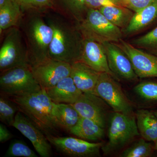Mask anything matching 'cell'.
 I'll return each instance as SVG.
<instances>
[{
	"mask_svg": "<svg viewBox=\"0 0 157 157\" xmlns=\"http://www.w3.org/2000/svg\"><path fill=\"white\" fill-rule=\"evenodd\" d=\"M157 18V0L146 8L135 12L126 28L122 30L126 36L135 34L151 24Z\"/></svg>",
	"mask_w": 157,
	"mask_h": 157,
	"instance_id": "cell-18",
	"label": "cell"
},
{
	"mask_svg": "<svg viewBox=\"0 0 157 157\" xmlns=\"http://www.w3.org/2000/svg\"><path fill=\"white\" fill-rule=\"evenodd\" d=\"M18 111L27 117L46 137L58 136L59 128L56 117V103L41 90L29 94L12 98Z\"/></svg>",
	"mask_w": 157,
	"mask_h": 157,
	"instance_id": "cell-3",
	"label": "cell"
},
{
	"mask_svg": "<svg viewBox=\"0 0 157 157\" xmlns=\"http://www.w3.org/2000/svg\"><path fill=\"white\" fill-rule=\"evenodd\" d=\"M64 9L76 21L77 24L84 19L88 8L85 0H59Z\"/></svg>",
	"mask_w": 157,
	"mask_h": 157,
	"instance_id": "cell-25",
	"label": "cell"
},
{
	"mask_svg": "<svg viewBox=\"0 0 157 157\" xmlns=\"http://www.w3.org/2000/svg\"><path fill=\"white\" fill-rule=\"evenodd\" d=\"M71 67L70 63L49 58L31 69L37 83L42 89L46 90L70 76Z\"/></svg>",
	"mask_w": 157,
	"mask_h": 157,
	"instance_id": "cell-10",
	"label": "cell"
},
{
	"mask_svg": "<svg viewBox=\"0 0 157 157\" xmlns=\"http://www.w3.org/2000/svg\"><path fill=\"white\" fill-rule=\"evenodd\" d=\"M139 135L134 116L114 112L109 121L108 142L103 144L101 149L106 155L116 151Z\"/></svg>",
	"mask_w": 157,
	"mask_h": 157,
	"instance_id": "cell-6",
	"label": "cell"
},
{
	"mask_svg": "<svg viewBox=\"0 0 157 157\" xmlns=\"http://www.w3.org/2000/svg\"><path fill=\"white\" fill-rule=\"evenodd\" d=\"M101 73L81 61L71 64L70 76L82 93L95 94V90Z\"/></svg>",
	"mask_w": 157,
	"mask_h": 157,
	"instance_id": "cell-16",
	"label": "cell"
},
{
	"mask_svg": "<svg viewBox=\"0 0 157 157\" xmlns=\"http://www.w3.org/2000/svg\"><path fill=\"white\" fill-rule=\"evenodd\" d=\"M21 9L12 0H8L5 6L0 8V33L17 26L22 17Z\"/></svg>",
	"mask_w": 157,
	"mask_h": 157,
	"instance_id": "cell-22",
	"label": "cell"
},
{
	"mask_svg": "<svg viewBox=\"0 0 157 157\" xmlns=\"http://www.w3.org/2000/svg\"><path fill=\"white\" fill-rule=\"evenodd\" d=\"M116 79L108 73H101L95 94L109 105L114 112L132 114L133 107Z\"/></svg>",
	"mask_w": 157,
	"mask_h": 157,
	"instance_id": "cell-8",
	"label": "cell"
},
{
	"mask_svg": "<svg viewBox=\"0 0 157 157\" xmlns=\"http://www.w3.org/2000/svg\"><path fill=\"white\" fill-rule=\"evenodd\" d=\"M56 117L59 128L69 132L81 117L72 104L61 103L56 104Z\"/></svg>",
	"mask_w": 157,
	"mask_h": 157,
	"instance_id": "cell-23",
	"label": "cell"
},
{
	"mask_svg": "<svg viewBox=\"0 0 157 157\" xmlns=\"http://www.w3.org/2000/svg\"><path fill=\"white\" fill-rule=\"evenodd\" d=\"M70 134L87 141H98L105 136L104 128L94 121L80 117L78 122L69 131Z\"/></svg>",
	"mask_w": 157,
	"mask_h": 157,
	"instance_id": "cell-19",
	"label": "cell"
},
{
	"mask_svg": "<svg viewBox=\"0 0 157 157\" xmlns=\"http://www.w3.org/2000/svg\"><path fill=\"white\" fill-rule=\"evenodd\" d=\"M135 93L148 101H157V82L144 81L140 82L134 88Z\"/></svg>",
	"mask_w": 157,
	"mask_h": 157,
	"instance_id": "cell-28",
	"label": "cell"
},
{
	"mask_svg": "<svg viewBox=\"0 0 157 157\" xmlns=\"http://www.w3.org/2000/svg\"><path fill=\"white\" fill-rule=\"evenodd\" d=\"M137 128L142 138L154 142L157 138V117L153 111L137 110L135 113Z\"/></svg>",
	"mask_w": 157,
	"mask_h": 157,
	"instance_id": "cell-20",
	"label": "cell"
},
{
	"mask_svg": "<svg viewBox=\"0 0 157 157\" xmlns=\"http://www.w3.org/2000/svg\"><path fill=\"white\" fill-rule=\"evenodd\" d=\"M41 12L24 13L19 24L27 47L30 68L49 58L53 31Z\"/></svg>",
	"mask_w": 157,
	"mask_h": 157,
	"instance_id": "cell-2",
	"label": "cell"
},
{
	"mask_svg": "<svg viewBox=\"0 0 157 157\" xmlns=\"http://www.w3.org/2000/svg\"><path fill=\"white\" fill-rule=\"evenodd\" d=\"M153 112L154 113L155 115L157 117V110H155V111H153Z\"/></svg>",
	"mask_w": 157,
	"mask_h": 157,
	"instance_id": "cell-35",
	"label": "cell"
},
{
	"mask_svg": "<svg viewBox=\"0 0 157 157\" xmlns=\"http://www.w3.org/2000/svg\"><path fill=\"white\" fill-rule=\"evenodd\" d=\"M19 6L23 13L36 11L44 12L50 9L53 5V0H12Z\"/></svg>",
	"mask_w": 157,
	"mask_h": 157,
	"instance_id": "cell-27",
	"label": "cell"
},
{
	"mask_svg": "<svg viewBox=\"0 0 157 157\" xmlns=\"http://www.w3.org/2000/svg\"><path fill=\"white\" fill-rule=\"evenodd\" d=\"M156 0H124L125 6L135 12L142 10Z\"/></svg>",
	"mask_w": 157,
	"mask_h": 157,
	"instance_id": "cell-32",
	"label": "cell"
},
{
	"mask_svg": "<svg viewBox=\"0 0 157 157\" xmlns=\"http://www.w3.org/2000/svg\"><path fill=\"white\" fill-rule=\"evenodd\" d=\"M12 137V134L6 126L1 124H0V142L5 143L10 140Z\"/></svg>",
	"mask_w": 157,
	"mask_h": 157,
	"instance_id": "cell-33",
	"label": "cell"
},
{
	"mask_svg": "<svg viewBox=\"0 0 157 157\" xmlns=\"http://www.w3.org/2000/svg\"><path fill=\"white\" fill-rule=\"evenodd\" d=\"M102 45L106 52L109 67L118 78L129 81L137 79L138 77L130 59L116 43L107 42Z\"/></svg>",
	"mask_w": 157,
	"mask_h": 157,
	"instance_id": "cell-13",
	"label": "cell"
},
{
	"mask_svg": "<svg viewBox=\"0 0 157 157\" xmlns=\"http://www.w3.org/2000/svg\"><path fill=\"white\" fill-rule=\"evenodd\" d=\"M45 91L49 98L56 104H73L82 94L70 76L63 78L55 86Z\"/></svg>",
	"mask_w": 157,
	"mask_h": 157,
	"instance_id": "cell-17",
	"label": "cell"
},
{
	"mask_svg": "<svg viewBox=\"0 0 157 157\" xmlns=\"http://www.w3.org/2000/svg\"><path fill=\"white\" fill-rule=\"evenodd\" d=\"M131 44L136 47L157 52V27L147 33L134 39Z\"/></svg>",
	"mask_w": 157,
	"mask_h": 157,
	"instance_id": "cell-30",
	"label": "cell"
},
{
	"mask_svg": "<svg viewBox=\"0 0 157 157\" xmlns=\"http://www.w3.org/2000/svg\"><path fill=\"white\" fill-rule=\"evenodd\" d=\"M47 140L58 151L71 157L100 156L101 142H91L81 138L49 136Z\"/></svg>",
	"mask_w": 157,
	"mask_h": 157,
	"instance_id": "cell-9",
	"label": "cell"
},
{
	"mask_svg": "<svg viewBox=\"0 0 157 157\" xmlns=\"http://www.w3.org/2000/svg\"><path fill=\"white\" fill-rule=\"evenodd\" d=\"M98 9L109 22L122 29L128 25L134 14L132 10L124 6H103Z\"/></svg>",
	"mask_w": 157,
	"mask_h": 157,
	"instance_id": "cell-21",
	"label": "cell"
},
{
	"mask_svg": "<svg viewBox=\"0 0 157 157\" xmlns=\"http://www.w3.org/2000/svg\"><path fill=\"white\" fill-rule=\"evenodd\" d=\"M29 67H16L1 72L0 90L12 98L29 94L41 89Z\"/></svg>",
	"mask_w": 157,
	"mask_h": 157,
	"instance_id": "cell-7",
	"label": "cell"
},
{
	"mask_svg": "<svg viewBox=\"0 0 157 157\" xmlns=\"http://www.w3.org/2000/svg\"><path fill=\"white\" fill-rule=\"evenodd\" d=\"M13 127L17 129L32 142L40 156H51L52 151L45 135L23 113L17 111Z\"/></svg>",
	"mask_w": 157,
	"mask_h": 157,
	"instance_id": "cell-12",
	"label": "cell"
},
{
	"mask_svg": "<svg viewBox=\"0 0 157 157\" xmlns=\"http://www.w3.org/2000/svg\"><path fill=\"white\" fill-rule=\"evenodd\" d=\"M154 148L155 150L156 151H157V138L154 141Z\"/></svg>",
	"mask_w": 157,
	"mask_h": 157,
	"instance_id": "cell-34",
	"label": "cell"
},
{
	"mask_svg": "<svg viewBox=\"0 0 157 157\" xmlns=\"http://www.w3.org/2000/svg\"><path fill=\"white\" fill-rule=\"evenodd\" d=\"M105 102L94 94L82 93L72 104L81 117L94 121L105 128L107 121V109Z\"/></svg>",
	"mask_w": 157,
	"mask_h": 157,
	"instance_id": "cell-14",
	"label": "cell"
},
{
	"mask_svg": "<svg viewBox=\"0 0 157 157\" xmlns=\"http://www.w3.org/2000/svg\"><path fill=\"white\" fill-rule=\"evenodd\" d=\"M88 9H99L103 6H125L124 0H85Z\"/></svg>",
	"mask_w": 157,
	"mask_h": 157,
	"instance_id": "cell-31",
	"label": "cell"
},
{
	"mask_svg": "<svg viewBox=\"0 0 157 157\" xmlns=\"http://www.w3.org/2000/svg\"><path fill=\"white\" fill-rule=\"evenodd\" d=\"M77 25L83 38L101 44L118 43L123 36L122 30L109 22L98 9H88L84 19Z\"/></svg>",
	"mask_w": 157,
	"mask_h": 157,
	"instance_id": "cell-4",
	"label": "cell"
},
{
	"mask_svg": "<svg viewBox=\"0 0 157 157\" xmlns=\"http://www.w3.org/2000/svg\"><path fill=\"white\" fill-rule=\"evenodd\" d=\"M100 73H106L117 80L119 78L110 70L102 44L92 39L83 38L81 60Z\"/></svg>",
	"mask_w": 157,
	"mask_h": 157,
	"instance_id": "cell-15",
	"label": "cell"
},
{
	"mask_svg": "<svg viewBox=\"0 0 157 157\" xmlns=\"http://www.w3.org/2000/svg\"><path fill=\"white\" fill-rule=\"evenodd\" d=\"M7 31L0 48L1 72L16 67H30L27 47L21 30L15 26Z\"/></svg>",
	"mask_w": 157,
	"mask_h": 157,
	"instance_id": "cell-5",
	"label": "cell"
},
{
	"mask_svg": "<svg viewBox=\"0 0 157 157\" xmlns=\"http://www.w3.org/2000/svg\"><path fill=\"white\" fill-rule=\"evenodd\" d=\"M154 145L142 138L126 149L121 155V157H149L153 153Z\"/></svg>",
	"mask_w": 157,
	"mask_h": 157,
	"instance_id": "cell-24",
	"label": "cell"
},
{
	"mask_svg": "<svg viewBox=\"0 0 157 157\" xmlns=\"http://www.w3.org/2000/svg\"><path fill=\"white\" fill-rule=\"evenodd\" d=\"M44 17L53 31L49 58L70 64L81 60L83 37L77 25L59 13L49 12Z\"/></svg>",
	"mask_w": 157,
	"mask_h": 157,
	"instance_id": "cell-1",
	"label": "cell"
},
{
	"mask_svg": "<svg viewBox=\"0 0 157 157\" xmlns=\"http://www.w3.org/2000/svg\"><path fill=\"white\" fill-rule=\"evenodd\" d=\"M115 43L130 59L137 77H157V56L140 50L122 39Z\"/></svg>",
	"mask_w": 157,
	"mask_h": 157,
	"instance_id": "cell-11",
	"label": "cell"
},
{
	"mask_svg": "<svg viewBox=\"0 0 157 157\" xmlns=\"http://www.w3.org/2000/svg\"><path fill=\"white\" fill-rule=\"evenodd\" d=\"M18 108L12 101L1 96L0 98V120L9 126H13Z\"/></svg>",
	"mask_w": 157,
	"mask_h": 157,
	"instance_id": "cell-26",
	"label": "cell"
},
{
	"mask_svg": "<svg viewBox=\"0 0 157 157\" xmlns=\"http://www.w3.org/2000/svg\"><path fill=\"white\" fill-rule=\"evenodd\" d=\"M5 157H37L38 156L23 141L15 140L10 144Z\"/></svg>",
	"mask_w": 157,
	"mask_h": 157,
	"instance_id": "cell-29",
	"label": "cell"
}]
</instances>
